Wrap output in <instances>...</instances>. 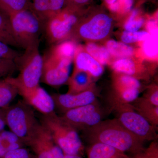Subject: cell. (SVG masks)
<instances>
[{
    "label": "cell",
    "instance_id": "74e56055",
    "mask_svg": "<svg viewBox=\"0 0 158 158\" xmlns=\"http://www.w3.org/2000/svg\"><path fill=\"white\" fill-rule=\"evenodd\" d=\"M106 3H107L109 5L110 4H113V3L115 2L118 0H103Z\"/></svg>",
    "mask_w": 158,
    "mask_h": 158
},
{
    "label": "cell",
    "instance_id": "ffe728a7",
    "mask_svg": "<svg viewBox=\"0 0 158 158\" xmlns=\"http://www.w3.org/2000/svg\"><path fill=\"white\" fill-rule=\"evenodd\" d=\"M18 94L16 88L6 77L0 79V110L10 106Z\"/></svg>",
    "mask_w": 158,
    "mask_h": 158
},
{
    "label": "cell",
    "instance_id": "277c9868",
    "mask_svg": "<svg viewBox=\"0 0 158 158\" xmlns=\"http://www.w3.org/2000/svg\"><path fill=\"white\" fill-rule=\"evenodd\" d=\"M12 32L19 48L25 50L40 46V37L44 24L31 9L9 16Z\"/></svg>",
    "mask_w": 158,
    "mask_h": 158
},
{
    "label": "cell",
    "instance_id": "2e32d148",
    "mask_svg": "<svg viewBox=\"0 0 158 158\" xmlns=\"http://www.w3.org/2000/svg\"><path fill=\"white\" fill-rule=\"evenodd\" d=\"M134 110L156 128L158 127V106L152 104L143 97H138L131 103Z\"/></svg>",
    "mask_w": 158,
    "mask_h": 158
},
{
    "label": "cell",
    "instance_id": "4dcf8cb0",
    "mask_svg": "<svg viewBox=\"0 0 158 158\" xmlns=\"http://www.w3.org/2000/svg\"><path fill=\"white\" fill-rule=\"evenodd\" d=\"M3 158H33L27 150L23 148L8 152Z\"/></svg>",
    "mask_w": 158,
    "mask_h": 158
},
{
    "label": "cell",
    "instance_id": "1f68e13d",
    "mask_svg": "<svg viewBox=\"0 0 158 158\" xmlns=\"http://www.w3.org/2000/svg\"><path fill=\"white\" fill-rule=\"evenodd\" d=\"M142 97L152 104L158 106V87L154 86L150 88Z\"/></svg>",
    "mask_w": 158,
    "mask_h": 158
},
{
    "label": "cell",
    "instance_id": "5bb4252c",
    "mask_svg": "<svg viewBox=\"0 0 158 158\" xmlns=\"http://www.w3.org/2000/svg\"><path fill=\"white\" fill-rule=\"evenodd\" d=\"M31 10L38 17L44 26L46 22L66 6V0H31Z\"/></svg>",
    "mask_w": 158,
    "mask_h": 158
},
{
    "label": "cell",
    "instance_id": "e0dca14e",
    "mask_svg": "<svg viewBox=\"0 0 158 158\" xmlns=\"http://www.w3.org/2000/svg\"><path fill=\"white\" fill-rule=\"evenodd\" d=\"M75 64L76 68L87 72L95 77L101 76L103 73L101 64L88 53L81 52L77 54Z\"/></svg>",
    "mask_w": 158,
    "mask_h": 158
},
{
    "label": "cell",
    "instance_id": "836d02e7",
    "mask_svg": "<svg viewBox=\"0 0 158 158\" xmlns=\"http://www.w3.org/2000/svg\"><path fill=\"white\" fill-rule=\"evenodd\" d=\"M90 0H66V6L80 8L81 6L89 2Z\"/></svg>",
    "mask_w": 158,
    "mask_h": 158
},
{
    "label": "cell",
    "instance_id": "3957f363",
    "mask_svg": "<svg viewBox=\"0 0 158 158\" xmlns=\"http://www.w3.org/2000/svg\"><path fill=\"white\" fill-rule=\"evenodd\" d=\"M40 46H35L25 50L15 60L19 74L17 77H6L14 87L32 88L38 87L40 83L43 67V59L39 51Z\"/></svg>",
    "mask_w": 158,
    "mask_h": 158
},
{
    "label": "cell",
    "instance_id": "7402d4cb",
    "mask_svg": "<svg viewBox=\"0 0 158 158\" xmlns=\"http://www.w3.org/2000/svg\"><path fill=\"white\" fill-rule=\"evenodd\" d=\"M113 68L116 72L130 76L135 78V76L140 73L135 62L127 58L116 60L113 63Z\"/></svg>",
    "mask_w": 158,
    "mask_h": 158
},
{
    "label": "cell",
    "instance_id": "7c38bea8",
    "mask_svg": "<svg viewBox=\"0 0 158 158\" xmlns=\"http://www.w3.org/2000/svg\"><path fill=\"white\" fill-rule=\"evenodd\" d=\"M56 108L62 114L69 110L91 103L97 100V94L93 88L76 94H53L51 95Z\"/></svg>",
    "mask_w": 158,
    "mask_h": 158
},
{
    "label": "cell",
    "instance_id": "f35d334b",
    "mask_svg": "<svg viewBox=\"0 0 158 158\" xmlns=\"http://www.w3.org/2000/svg\"><path fill=\"white\" fill-rule=\"evenodd\" d=\"M2 77H5L4 75L0 73V78Z\"/></svg>",
    "mask_w": 158,
    "mask_h": 158
},
{
    "label": "cell",
    "instance_id": "f1b7e54d",
    "mask_svg": "<svg viewBox=\"0 0 158 158\" xmlns=\"http://www.w3.org/2000/svg\"><path fill=\"white\" fill-rule=\"evenodd\" d=\"M133 158H158V143L156 140L146 149L135 154Z\"/></svg>",
    "mask_w": 158,
    "mask_h": 158
},
{
    "label": "cell",
    "instance_id": "5b68a950",
    "mask_svg": "<svg viewBox=\"0 0 158 158\" xmlns=\"http://www.w3.org/2000/svg\"><path fill=\"white\" fill-rule=\"evenodd\" d=\"M3 109L6 126L26 143L40 123L34 109L23 100Z\"/></svg>",
    "mask_w": 158,
    "mask_h": 158
},
{
    "label": "cell",
    "instance_id": "6da1fadb",
    "mask_svg": "<svg viewBox=\"0 0 158 158\" xmlns=\"http://www.w3.org/2000/svg\"><path fill=\"white\" fill-rule=\"evenodd\" d=\"M82 133L91 143H103L123 152L135 154L144 149L143 141L126 129L116 118L102 120Z\"/></svg>",
    "mask_w": 158,
    "mask_h": 158
},
{
    "label": "cell",
    "instance_id": "9c48e42d",
    "mask_svg": "<svg viewBox=\"0 0 158 158\" xmlns=\"http://www.w3.org/2000/svg\"><path fill=\"white\" fill-rule=\"evenodd\" d=\"M104 113L96 100L89 104L69 110L60 117L79 132L94 126L102 120Z\"/></svg>",
    "mask_w": 158,
    "mask_h": 158
},
{
    "label": "cell",
    "instance_id": "4fadbf2b",
    "mask_svg": "<svg viewBox=\"0 0 158 158\" xmlns=\"http://www.w3.org/2000/svg\"><path fill=\"white\" fill-rule=\"evenodd\" d=\"M112 19L105 13L94 15L90 21L85 23L77 29V33L85 39L98 40L104 38L110 33Z\"/></svg>",
    "mask_w": 158,
    "mask_h": 158
},
{
    "label": "cell",
    "instance_id": "44dd1931",
    "mask_svg": "<svg viewBox=\"0 0 158 158\" xmlns=\"http://www.w3.org/2000/svg\"><path fill=\"white\" fill-rule=\"evenodd\" d=\"M31 0H0V11L9 16L31 9Z\"/></svg>",
    "mask_w": 158,
    "mask_h": 158
},
{
    "label": "cell",
    "instance_id": "ac0fdd59",
    "mask_svg": "<svg viewBox=\"0 0 158 158\" xmlns=\"http://www.w3.org/2000/svg\"><path fill=\"white\" fill-rule=\"evenodd\" d=\"M88 158H130L121 151L103 143H92L88 150Z\"/></svg>",
    "mask_w": 158,
    "mask_h": 158
},
{
    "label": "cell",
    "instance_id": "8992f818",
    "mask_svg": "<svg viewBox=\"0 0 158 158\" xmlns=\"http://www.w3.org/2000/svg\"><path fill=\"white\" fill-rule=\"evenodd\" d=\"M42 59L40 82L55 88L66 83L73 59L62 55L55 44L44 53Z\"/></svg>",
    "mask_w": 158,
    "mask_h": 158
},
{
    "label": "cell",
    "instance_id": "d6986e66",
    "mask_svg": "<svg viewBox=\"0 0 158 158\" xmlns=\"http://www.w3.org/2000/svg\"><path fill=\"white\" fill-rule=\"evenodd\" d=\"M0 41L12 47L19 48L15 39L9 15L0 11Z\"/></svg>",
    "mask_w": 158,
    "mask_h": 158
},
{
    "label": "cell",
    "instance_id": "603a6c76",
    "mask_svg": "<svg viewBox=\"0 0 158 158\" xmlns=\"http://www.w3.org/2000/svg\"><path fill=\"white\" fill-rule=\"evenodd\" d=\"M107 49L110 54L120 58H125L131 56L134 53L132 48L114 40L108 41L107 44Z\"/></svg>",
    "mask_w": 158,
    "mask_h": 158
},
{
    "label": "cell",
    "instance_id": "d590c367",
    "mask_svg": "<svg viewBox=\"0 0 158 158\" xmlns=\"http://www.w3.org/2000/svg\"><path fill=\"white\" fill-rule=\"evenodd\" d=\"M6 125L3 109L0 110V132L5 130Z\"/></svg>",
    "mask_w": 158,
    "mask_h": 158
},
{
    "label": "cell",
    "instance_id": "7a4b0ae2",
    "mask_svg": "<svg viewBox=\"0 0 158 158\" xmlns=\"http://www.w3.org/2000/svg\"><path fill=\"white\" fill-rule=\"evenodd\" d=\"M39 121L65 155H78L83 148L79 132L56 112L41 114Z\"/></svg>",
    "mask_w": 158,
    "mask_h": 158
},
{
    "label": "cell",
    "instance_id": "4316f807",
    "mask_svg": "<svg viewBox=\"0 0 158 158\" xmlns=\"http://www.w3.org/2000/svg\"><path fill=\"white\" fill-rule=\"evenodd\" d=\"M138 14L137 10H134L125 24L124 28L126 31L128 32L138 31L144 23V19L142 18H137Z\"/></svg>",
    "mask_w": 158,
    "mask_h": 158
},
{
    "label": "cell",
    "instance_id": "83f0119b",
    "mask_svg": "<svg viewBox=\"0 0 158 158\" xmlns=\"http://www.w3.org/2000/svg\"><path fill=\"white\" fill-rule=\"evenodd\" d=\"M19 52L11 47L0 41V59L15 60L21 55Z\"/></svg>",
    "mask_w": 158,
    "mask_h": 158
},
{
    "label": "cell",
    "instance_id": "f546056e",
    "mask_svg": "<svg viewBox=\"0 0 158 158\" xmlns=\"http://www.w3.org/2000/svg\"><path fill=\"white\" fill-rule=\"evenodd\" d=\"M17 70V66L14 61L0 59V73L6 77L11 76Z\"/></svg>",
    "mask_w": 158,
    "mask_h": 158
},
{
    "label": "cell",
    "instance_id": "9a60e30c",
    "mask_svg": "<svg viewBox=\"0 0 158 158\" xmlns=\"http://www.w3.org/2000/svg\"><path fill=\"white\" fill-rule=\"evenodd\" d=\"M91 76H92L89 73L76 68L66 82L69 85L68 90L66 93L76 94L91 88Z\"/></svg>",
    "mask_w": 158,
    "mask_h": 158
},
{
    "label": "cell",
    "instance_id": "e575fe53",
    "mask_svg": "<svg viewBox=\"0 0 158 158\" xmlns=\"http://www.w3.org/2000/svg\"><path fill=\"white\" fill-rule=\"evenodd\" d=\"M118 2L119 3V5L122 4L123 10L125 11H128L131 8L133 0H119Z\"/></svg>",
    "mask_w": 158,
    "mask_h": 158
},
{
    "label": "cell",
    "instance_id": "484cf974",
    "mask_svg": "<svg viewBox=\"0 0 158 158\" xmlns=\"http://www.w3.org/2000/svg\"><path fill=\"white\" fill-rule=\"evenodd\" d=\"M150 34L146 31L128 32L125 31L121 36V40L126 43H132L138 41L146 40L149 37Z\"/></svg>",
    "mask_w": 158,
    "mask_h": 158
},
{
    "label": "cell",
    "instance_id": "8fae6325",
    "mask_svg": "<svg viewBox=\"0 0 158 158\" xmlns=\"http://www.w3.org/2000/svg\"><path fill=\"white\" fill-rule=\"evenodd\" d=\"M15 88L23 100L41 114L45 115L55 112L56 108L52 98L40 85L32 88Z\"/></svg>",
    "mask_w": 158,
    "mask_h": 158
},
{
    "label": "cell",
    "instance_id": "d6a6232c",
    "mask_svg": "<svg viewBox=\"0 0 158 158\" xmlns=\"http://www.w3.org/2000/svg\"><path fill=\"white\" fill-rule=\"evenodd\" d=\"M157 23L155 20H151L148 22L146 27L148 33L151 35H158Z\"/></svg>",
    "mask_w": 158,
    "mask_h": 158
},
{
    "label": "cell",
    "instance_id": "ba28073f",
    "mask_svg": "<svg viewBox=\"0 0 158 158\" xmlns=\"http://www.w3.org/2000/svg\"><path fill=\"white\" fill-rule=\"evenodd\" d=\"M79 9L66 6L46 22L44 28L49 44L53 45L68 37L77 23Z\"/></svg>",
    "mask_w": 158,
    "mask_h": 158
},
{
    "label": "cell",
    "instance_id": "8d00e7d4",
    "mask_svg": "<svg viewBox=\"0 0 158 158\" xmlns=\"http://www.w3.org/2000/svg\"><path fill=\"white\" fill-rule=\"evenodd\" d=\"M64 158H82L78 155H65Z\"/></svg>",
    "mask_w": 158,
    "mask_h": 158
},
{
    "label": "cell",
    "instance_id": "d4e9b609",
    "mask_svg": "<svg viewBox=\"0 0 158 158\" xmlns=\"http://www.w3.org/2000/svg\"><path fill=\"white\" fill-rule=\"evenodd\" d=\"M158 35L150 34L149 37L143 43L144 54L149 58H155L158 55Z\"/></svg>",
    "mask_w": 158,
    "mask_h": 158
},
{
    "label": "cell",
    "instance_id": "52a82bcc",
    "mask_svg": "<svg viewBox=\"0 0 158 158\" xmlns=\"http://www.w3.org/2000/svg\"><path fill=\"white\" fill-rule=\"evenodd\" d=\"M110 110L115 111L120 123L142 141H154L158 137L156 128L134 110L131 104L111 105Z\"/></svg>",
    "mask_w": 158,
    "mask_h": 158
},
{
    "label": "cell",
    "instance_id": "cb8c5ba5",
    "mask_svg": "<svg viewBox=\"0 0 158 158\" xmlns=\"http://www.w3.org/2000/svg\"><path fill=\"white\" fill-rule=\"evenodd\" d=\"M88 53L101 65H106L110 59V54L107 49L99 47L94 43H90L86 47Z\"/></svg>",
    "mask_w": 158,
    "mask_h": 158
},
{
    "label": "cell",
    "instance_id": "30bf717a",
    "mask_svg": "<svg viewBox=\"0 0 158 158\" xmlns=\"http://www.w3.org/2000/svg\"><path fill=\"white\" fill-rule=\"evenodd\" d=\"M26 144L32 148L37 158H64L65 156L40 122Z\"/></svg>",
    "mask_w": 158,
    "mask_h": 158
}]
</instances>
